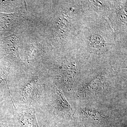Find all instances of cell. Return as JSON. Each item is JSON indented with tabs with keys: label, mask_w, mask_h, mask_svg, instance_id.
<instances>
[{
	"label": "cell",
	"mask_w": 127,
	"mask_h": 127,
	"mask_svg": "<svg viewBox=\"0 0 127 127\" xmlns=\"http://www.w3.org/2000/svg\"><path fill=\"white\" fill-rule=\"evenodd\" d=\"M17 119L21 127H39L34 108L22 109L17 111Z\"/></svg>",
	"instance_id": "1"
},
{
	"label": "cell",
	"mask_w": 127,
	"mask_h": 127,
	"mask_svg": "<svg viewBox=\"0 0 127 127\" xmlns=\"http://www.w3.org/2000/svg\"><path fill=\"white\" fill-rule=\"evenodd\" d=\"M56 95V102L58 110L66 115H69L71 113V106L66 100L61 91L57 89Z\"/></svg>",
	"instance_id": "2"
},
{
	"label": "cell",
	"mask_w": 127,
	"mask_h": 127,
	"mask_svg": "<svg viewBox=\"0 0 127 127\" xmlns=\"http://www.w3.org/2000/svg\"><path fill=\"white\" fill-rule=\"evenodd\" d=\"M52 127H57L56 124H55V125H53Z\"/></svg>",
	"instance_id": "3"
}]
</instances>
